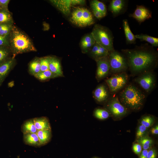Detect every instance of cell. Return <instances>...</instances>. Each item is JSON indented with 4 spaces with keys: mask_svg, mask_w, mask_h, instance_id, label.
I'll list each match as a JSON object with an SVG mask.
<instances>
[{
    "mask_svg": "<svg viewBox=\"0 0 158 158\" xmlns=\"http://www.w3.org/2000/svg\"><path fill=\"white\" fill-rule=\"evenodd\" d=\"M14 24L11 13L8 9H0V24Z\"/></svg>",
    "mask_w": 158,
    "mask_h": 158,
    "instance_id": "cell-25",
    "label": "cell"
},
{
    "mask_svg": "<svg viewBox=\"0 0 158 158\" xmlns=\"http://www.w3.org/2000/svg\"><path fill=\"white\" fill-rule=\"evenodd\" d=\"M138 141L143 150H148L153 143L152 140L147 137L143 136L138 139Z\"/></svg>",
    "mask_w": 158,
    "mask_h": 158,
    "instance_id": "cell-32",
    "label": "cell"
},
{
    "mask_svg": "<svg viewBox=\"0 0 158 158\" xmlns=\"http://www.w3.org/2000/svg\"><path fill=\"white\" fill-rule=\"evenodd\" d=\"M89 52L91 58L95 61L108 56L110 52L96 42Z\"/></svg>",
    "mask_w": 158,
    "mask_h": 158,
    "instance_id": "cell-14",
    "label": "cell"
},
{
    "mask_svg": "<svg viewBox=\"0 0 158 158\" xmlns=\"http://www.w3.org/2000/svg\"><path fill=\"white\" fill-rule=\"evenodd\" d=\"M109 89L107 85L102 84L98 85L93 91V97L99 102H102L107 101L109 96Z\"/></svg>",
    "mask_w": 158,
    "mask_h": 158,
    "instance_id": "cell-13",
    "label": "cell"
},
{
    "mask_svg": "<svg viewBox=\"0 0 158 158\" xmlns=\"http://www.w3.org/2000/svg\"><path fill=\"white\" fill-rule=\"evenodd\" d=\"M157 152L154 149L152 148L148 150L147 158H156Z\"/></svg>",
    "mask_w": 158,
    "mask_h": 158,
    "instance_id": "cell-39",
    "label": "cell"
},
{
    "mask_svg": "<svg viewBox=\"0 0 158 158\" xmlns=\"http://www.w3.org/2000/svg\"><path fill=\"white\" fill-rule=\"evenodd\" d=\"M14 26V24H0V35L6 36L9 35L12 31Z\"/></svg>",
    "mask_w": 158,
    "mask_h": 158,
    "instance_id": "cell-31",
    "label": "cell"
},
{
    "mask_svg": "<svg viewBox=\"0 0 158 158\" xmlns=\"http://www.w3.org/2000/svg\"><path fill=\"white\" fill-rule=\"evenodd\" d=\"M148 150H143L140 153L139 158H147Z\"/></svg>",
    "mask_w": 158,
    "mask_h": 158,
    "instance_id": "cell-41",
    "label": "cell"
},
{
    "mask_svg": "<svg viewBox=\"0 0 158 158\" xmlns=\"http://www.w3.org/2000/svg\"><path fill=\"white\" fill-rule=\"evenodd\" d=\"M152 134H158V126L157 125L155 127L152 128L151 130Z\"/></svg>",
    "mask_w": 158,
    "mask_h": 158,
    "instance_id": "cell-42",
    "label": "cell"
},
{
    "mask_svg": "<svg viewBox=\"0 0 158 158\" xmlns=\"http://www.w3.org/2000/svg\"><path fill=\"white\" fill-rule=\"evenodd\" d=\"M126 60L128 68L133 75L153 71L157 66L158 54L157 51L148 44L136 46L133 49L121 50Z\"/></svg>",
    "mask_w": 158,
    "mask_h": 158,
    "instance_id": "cell-1",
    "label": "cell"
},
{
    "mask_svg": "<svg viewBox=\"0 0 158 158\" xmlns=\"http://www.w3.org/2000/svg\"><path fill=\"white\" fill-rule=\"evenodd\" d=\"M95 43V41L91 33L84 36L80 42L82 52L83 53L88 52Z\"/></svg>",
    "mask_w": 158,
    "mask_h": 158,
    "instance_id": "cell-18",
    "label": "cell"
},
{
    "mask_svg": "<svg viewBox=\"0 0 158 158\" xmlns=\"http://www.w3.org/2000/svg\"><path fill=\"white\" fill-rule=\"evenodd\" d=\"M21 130L23 134L36 133L37 131L35 125L33 118L25 121L22 125Z\"/></svg>",
    "mask_w": 158,
    "mask_h": 158,
    "instance_id": "cell-24",
    "label": "cell"
},
{
    "mask_svg": "<svg viewBox=\"0 0 158 158\" xmlns=\"http://www.w3.org/2000/svg\"><path fill=\"white\" fill-rule=\"evenodd\" d=\"M108 59L109 73L114 74L124 72L128 68L126 58L122 53L115 50L110 52Z\"/></svg>",
    "mask_w": 158,
    "mask_h": 158,
    "instance_id": "cell-6",
    "label": "cell"
},
{
    "mask_svg": "<svg viewBox=\"0 0 158 158\" xmlns=\"http://www.w3.org/2000/svg\"><path fill=\"white\" fill-rule=\"evenodd\" d=\"M145 97V94L140 89L130 83L127 85L120 92L118 98L127 109L137 111L141 108Z\"/></svg>",
    "mask_w": 158,
    "mask_h": 158,
    "instance_id": "cell-3",
    "label": "cell"
},
{
    "mask_svg": "<svg viewBox=\"0 0 158 158\" xmlns=\"http://www.w3.org/2000/svg\"><path fill=\"white\" fill-rule=\"evenodd\" d=\"M91 33L95 42L107 50L111 52L115 50L113 45V36L108 28L96 24L94 26Z\"/></svg>",
    "mask_w": 158,
    "mask_h": 158,
    "instance_id": "cell-4",
    "label": "cell"
},
{
    "mask_svg": "<svg viewBox=\"0 0 158 158\" xmlns=\"http://www.w3.org/2000/svg\"><path fill=\"white\" fill-rule=\"evenodd\" d=\"M93 114L97 118L100 120H104L109 117L110 114L107 109L97 108L95 109Z\"/></svg>",
    "mask_w": 158,
    "mask_h": 158,
    "instance_id": "cell-29",
    "label": "cell"
},
{
    "mask_svg": "<svg viewBox=\"0 0 158 158\" xmlns=\"http://www.w3.org/2000/svg\"><path fill=\"white\" fill-rule=\"evenodd\" d=\"M129 16L136 19L141 23L146 20L152 17L151 12L147 8L143 6H137L136 9Z\"/></svg>",
    "mask_w": 158,
    "mask_h": 158,
    "instance_id": "cell-11",
    "label": "cell"
},
{
    "mask_svg": "<svg viewBox=\"0 0 158 158\" xmlns=\"http://www.w3.org/2000/svg\"><path fill=\"white\" fill-rule=\"evenodd\" d=\"M133 149L135 154L139 155L142 150V147L139 143L134 144L133 146Z\"/></svg>",
    "mask_w": 158,
    "mask_h": 158,
    "instance_id": "cell-37",
    "label": "cell"
},
{
    "mask_svg": "<svg viewBox=\"0 0 158 158\" xmlns=\"http://www.w3.org/2000/svg\"><path fill=\"white\" fill-rule=\"evenodd\" d=\"M91 8L94 16L98 19L100 20L105 16L103 14L99 11L94 8Z\"/></svg>",
    "mask_w": 158,
    "mask_h": 158,
    "instance_id": "cell-38",
    "label": "cell"
},
{
    "mask_svg": "<svg viewBox=\"0 0 158 158\" xmlns=\"http://www.w3.org/2000/svg\"><path fill=\"white\" fill-rule=\"evenodd\" d=\"M36 133L41 146L46 145L51 140L52 137L51 130H37Z\"/></svg>",
    "mask_w": 158,
    "mask_h": 158,
    "instance_id": "cell-21",
    "label": "cell"
},
{
    "mask_svg": "<svg viewBox=\"0 0 158 158\" xmlns=\"http://www.w3.org/2000/svg\"><path fill=\"white\" fill-rule=\"evenodd\" d=\"M126 1L124 0H112L110 3L109 9L114 16L120 15L126 7Z\"/></svg>",
    "mask_w": 158,
    "mask_h": 158,
    "instance_id": "cell-16",
    "label": "cell"
},
{
    "mask_svg": "<svg viewBox=\"0 0 158 158\" xmlns=\"http://www.w3.org/2000/svg\"><path fill=\"white\" fill-rule=\"evenodd\" d=\"M49 56L40 58L41 71L49 70Z\"/></svg>",
    "mask_w": 158,
    "mask_h": 158,
    "instance_id": "cell-34",
    "label": "cell"
},
{
    "mask_svg": "<svg viewBox=\"0 0 158 158\" xmlns=\"http://www.w3.org/2000/svg\"><path fill=\"white\" fill-rule=\"evenodd\" d=\"M28 70L29 73L34 76L41 71L40 58L35 57L30 62Z\"/></svg>",
    "mask_w": 158,
    "mask_h": 158,
    "instance_id": "cell-23",
    "label": "cell"
},
{
    "mask_svg": "<svg viewBox=\"0 0 158 158\" xmlns=\"http://www.w3.org/2000/svg\"><path fill=\"white\" fill-rule=\"evenodd\" d=\"M34 76L40 81H45L56 78L54 75L49 70L40 71Z\"/></svg>",
    "mask_w": 158,
    "mask_h": 158,
    "instance_id": "cell-30",
    "label": "cell"
},
{
    "mask_svg": "<svg viewBox=\"0 0 158 158\" xmlns=\"http://www.w3.org/2000/svg\"><path fill=\"white\" fill-rule=\"evenodd\" d=\"M154 118L153 116L150 115H147L143 116L141 120V125L148 128L153 124Z\"/></svg>",
    "mask_w": 158,
    "mask_h": 158,
    "instance_id": "cell-33",
    "label": "cell"
},
{
    "mask_svg": "<svg viewBox=\"0 0 158 158\" xmlns=\"http://www.w3.org/2000/svg\"><path fill=\"white\" fill-rule=\"evenodd\" d=\"M93 158H99L98 157H93Z\"/></svg>",
    "mask_w": 158,
    "mask_h": 158,
    "instance_id": "cell-43",
    "label": "cell"
},
{
    "mask_svg": "<svg viewBox=\"0 0 158 158\" xmlns=\"http://www.w3.org/2000/svg\"><path fill=\"white\" fill-rule=\"evenodd\" d=\"M134 81L146 92L149 93L154 88L156 79L153 71H150L138 75L135 78Z\"/></svg>",
    "mask_w": 158,
    "mask_h": 158,
    "instance_id": "cell-8",
    "label": "cell"
},
{
    "mask_svg": "<svg viewBox=\"0 0 158 158\" xmlns=\"http://www.w3.org/2000/svg\"><path fill=\"white\" fill-rule=\"evenodd\" d=\"M147 128L142 125H140L138 127L136 133L137 138L139 139L143 137L147 130Z\"/></svg>",
    "mask_w": 158,
    "mask_h": 158,
    "instance_id": "cell-35",
    "label": "cell"
},
{
    "mask_svg": "<svg viewBox=\"0 0 158 158\" xmlns=\"http://www.w3.org/2000/svg\"><path fill=\"white\" fill-rule=\"evenodd\" d=\"M108 99L107 109L113 116L119 118L127 114L128 109L121 104L117 96L114 95Z\"/></svg>",
    "mask_w": 158,
    "mask_h": 158,
    "instance_id": "cell-9",
    "label": "cell"
},
{
    "mask_svg": "<svg viewBox=\"0 0 158 158\" xmlns=\"http://www.w3.org/2000/svg\"><path fill=\"white\" fill-rule=\"evenodd\" d=\"M90 6L91 8H94L99 11L104 16L106 15V7L105 5L102 2L97 0H92L90 1Z\"/></svg>",
    "mask_w": 158,
    "mask_h": 158,
    "instance_id": "cell-28",
    "label": "cell"
},
{
    "mask_svg": "<svg viewBox=\"0 0 158 158\" xmlns=\"http://www.w3.org/2000/svg\"><path fill=\"white\" fill-rule=\"evenodd\" d=\"M128 77L126 72L113 74L105 80L110 93H115L124 88L127 85Z\"/></svg>",
    "mask_w": 158,
    "mask_h": 158,
    "instance_id": "cell-7",
    "label": "cell"
},
{
    "mask_svg": "<svg viewBox=\"0 0 158 158\" xmlns=\"http://www.w3.org/2000/svg\"><path fill=\"white\" fill-rule=\"evenodd\" d=\"M123 26L127 43L129 44H135L136 38L130 30L127 19L123 20Z\"/></svg>",
    "mask_w": 158,
    "mask_h": 158,
    "instance_id": "cell-22",
    "label": "cell"
},
{
    "mask_svg": "<svg viewBox=\"0 0 158 158\" xmlns=\"http://www.w3.org/2000/svg\"><path fill=\"white\" fill-rule=\"evenodd\" d=\"M9 35L6 36L0 35V46L9 47Z\"/></svg>",
    "mask_w": 158,
    "mask_h": 158,
    "instance_id": "cell-36",
    "label": "cell"
},
{
    "mask_svg": "<svg viewBox=\"0 0 158 158\" xmlns=\"http://www.w3.org/2000/svg\"><path fill=\"white\" fill-rule=\"evenodd\" d=\"M9 47L12 55L37 51L31 38L24 32L14 25L9 36Z\"/></svg>",
    "mask_w": 158,
    "mask_h": 158,
    "instance_id": "cell-2",
    "label": "cell"
},
{
    "mask_svg": "<svg viewBox=\"0 0 158 158\" xmlns=\"http://www.w3.org/2000/svg\"><path fill=\"white\" fill-rule=\"evenodd\" d=\"M10 0H0V9H8Z\"/></svg>",
    "mask_w": 158,
    "mask_h": 158,
    "instance_id": "cell-40",
    "label": "cell"
},
{
    "mask_svg": "<svg viewBox=\"0 0 158 158\" xmlns=\"http://www.w3.org/2000/svg\"><path fill=\"white\" fill-rule=\"evenodd\" d=\"M35 126L37 130H51L49 119L44 116L36 117L33 118Z\"/></svg>",
    "mask_w": 158,
    "mask_h": 158,
    "instance_id": "cell-19",
    "label": "cell"
},
{
    "mask_svg": "<svg viewBox=\"0 0 158 158\" xmlns=\"http://www.w3.org/2000/svg\"><path fill=\"white\" fill-rule=\"evenodd\" d=\"M49 70L56 78L63 76L61 63L56 57L49 56Z\"/></svg>",
    "mask_w": 158,
    "mask_h": 158,
    "instance_id": "cell-15",
    "label": "cell"
},
{
    "mask_svg": "<svg viewBox=\"0 0 158 158\" xmlns=\"http://www.w3.org/2000/svg\"><path fill=\"white\" fill-rule=\"evenodd\" d=\"M50 2L65 14H68L72 5H75L74 0H50Z\"/></svg>",
    "mask_w": 158,
    "mask_h": 158,
    "instance_id": "cell-17",
    "label": "cell"
},
{
    "mask_svg": "<svg viewBox=\"0 0 158 158\" xmlns=\"http://www.w3.org/2000/svg\"><path fill=\"white\" fill-rule=\"evenodd\" d=\"M23 140L26 145L36 147L41 146L36 133L24 134Z\"/></svg>",
    "mask_w": 158,
    "mask_h": 158,
    "instance_id": "cell-20",
    "label": "cell"
},
{
    "mask_svg": "<svg viewBox=\"0 0 158 158\" xmlns=\"http://www.w3.org/2000/svg\"><path fill=\"white\" fill-rule=\"evenodd\" d=\"M1 84L0 83V86L1 85Z\"/></svg>",
    "mask_w": 158,
    "mask_h": 158,
    "instance_id": "cell-44",
    "label": "cell"
},
{
    "mask_svg": "<svg viewBox=\"0 0 158 158\" xmlns=\"http://www.w3.org/2000/svg\"><path fill=\"white\" fill-rule=\"evenodd\" d=\"M74 24L79 27H85L94 24L95 20L91 12L87 8L77 7L73 11L70 19Z\"/></svg>",
    "mask_w": 158,
    "mask_h": 158,
    "instance_id": "cell-5",
    "label": "cell"
},
{
    "mask_svg": "<svg viewBox=\"0 0 158 158\" xmlns=\"http://www.w3.org/2000/svg\"><path fill=\"white\" fill-rule=\"evenodd\" d=\"M16 60L12 56L0 64V83L2 84L10 72L15 66Z\"/></svg>",
    "mask_w": 158,
    "mask_h": 158,
    "instance_id": "cell-12",
    "label": "cell"
},
{
    "mask_svg": "<svg viewBox=\"0 0 158 158\" xmlns=\"http://www.w3.org/2000/svg\"><path fill=\"white\" fill-rule=\"evenodd\" d=\"M11 52L9 47L0 46V64L11 58Z\"/></svg>",
    "mask_w": 158,
    "mask_h": 158,
    "instance_id": "cell-27",
    "label": "cell"
},
{
    "mask_svg": "<svg viewBox=\"0 0 158 158\" xmlns=\"http://www.w3.org/2000/svg\"><path fill=\"white\" fill-rule=\"evenodd\" d=\"M95 61L97 65L96 78L99 82L107 77L109 73L108 56L99 59Z\"/></svg>",
    "mask_w": 158,
    "mask_h": 158,
    "instance_id": "cell-10",
    "label": "cell"
},
{
    "mask_svg": "<svg viewBox=\"0 0 158 158\" xmlns=\"http://www.w3.org/2000/svg\"><path fill=\"white\" fill-rule=\"evenodd\" d=\"M136 39H138L141 41H145L150 43L152 47L158 46V38L150 36L146 34H140L135 35Z\"/></svg>",
    "mask_w": 158,
    "mask_h": 158,
    "instance_id": "cell-26",
    "label": "cell"
}]
</instances>
